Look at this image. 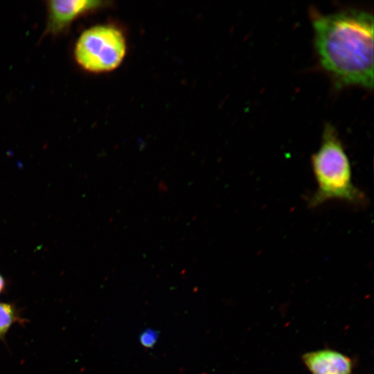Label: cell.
Returning a JSON list of instances; mask_svg holds the SVG:
<instances>
[{"label": "cell", "mask_w": 374, "mask_h": 374, "mask_svg": "<svg viewBox=\"0 0 374 374\" xmlns=\"http://www.w3.org/2000/svg\"><path fill=\"white\" fill-rule=\"evenodd\" d=\"M314 45L323 68L339 86H373V17L350 8L330 14L311 11Z\"/></svg>", "instance_id": "1"}, {"label": "cell", "mask_w": 374, "mask_h": 374, "mask_svg": "<svg viewBox=\"0 0 374 374\" xmlns=\"http://www.w3.org/2000/svg\"><path fill=\"white\" fill-rule=\"evenodd\" d=\"M317 188L309 200L310 207L332 199L363 206L367 199L353 181L351 166L335 128L326 124L321 145L311 159Z\"/></svg>", "instance_id": "2"}, {"label": "cell", "mask_w": 374, "mask_h": 374, "mask_svg": "<svg viewBox=\"0 0 374 374\" xmlns=\"http://www.w3.org/2000/svg\"><path fill=\"white\" fill-rule=\"evenodd\" d=\"M125 53L124 35L110 25H96L86 29L74 48L77 64L84 71L95 73L113 71L123 62Z\"/></svg>", "instance_id": "3"}, {"label": "cell", "mask_w": 374, "mask_h": 374, "mask_svg": "<svg viewBox=\"0 0 374 374\" xmlns=\"http://www.w3.org/2000/svg\"><path fill=\"white\" fill-rule=\"evenodd\" d=\"M102 2L86 0H51L46 2V33L58 35L66 30L81 15L101 6Z\"/></svg>", "instance_id": "4"}, {"label": "cell", "mask_w": 374, "mask_h": 374, "mask_svg": "<svg viewBox=\"0 0 374 374\" xmlns=\"http://www.w3.org/2000/svg\"><path fill=\"white\" fill-rule=\"evenodd\" d=\"M302 361L311 374H351L353 371L351 359L332 349L308 352Z\"/></svg>", "instance_id": "5"}, {"label": "cell", "mask_w": 374, "mask_h": 374, "mask_svg": "<svg viewBox=\"0 0 374 374\" xmlns=\"http://www.w3.org/2000/svg\"><path fill=\"white\" fill-rule=\"evenodd\" d=\"M16 319L14 307L8 303H0V339L6 335Z\"/></svg>", "instance_id": "6"}, {"label": "cell", "mask_w": 374, "mask_h": 374, "mask_svg": "<svg viewBox=\"0 0 374 374\" xmlns=\"http://www.w3.org/2000/svg\"><path fill=\"white\" fill-rule=\"evenodd\" d=\"M157 332L152 330H146L141 334L140 341L143 346L151 348L157 342Z\"/></svg>", "instance_id": "7"}, {"label": "cell", "mask_w": 374, "mask_h": 374, "mask_svg": "<svg viewBox=\"0 0 374 374\" xmlns=\"http://www.w3.org/2000/svg\"><path fill=\"white\" fill-rule=\"evenodd\" d=\"M4 288V280L2 276L0 275V294Z\"/></svg>", "instance_id": "8"}]
</instances>
